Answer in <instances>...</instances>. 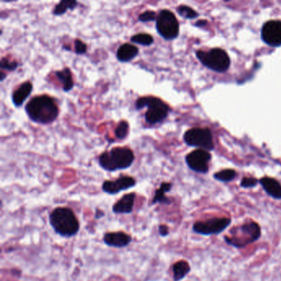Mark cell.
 <instances>
[{
	"mask_svg": "<svg viewBox=\"0 0 281 281\" xmlns=\"http://www.w3.org/2000/svg\"><path fill=\"white\" fill-rule=\"evenodd\" d=\"M25 110L31 121L41 125L52 123L60 114L55 100L46 94L31 98L26 105Z\"/></svg>",
	"mask_w": 281,
	"mask_h": 281,
	"instance_id": "1",
	"label": "cell"
},
{
	"mask_svg": "<svg viewBox=\"0 0 281 281\" xmlns=\"http://www.w3.org/2000/svg\"><path fill=\"white\" fill-rule=\"evenodd\" d=\"M136 156L128 147H114L102 153L98 158V163L106 171L115 172L125 170L132 167Z\"/></svg>",
	"mask_w": 281,
	"mask_h": 281,
	"instance_id": "2",
	"label": "cell"
},
{
	"mask_svg": "<svg viewBox=\"0 0 281 281\" xmlns=\"http://www.w3.org/2000/svg\"><path fill=\"white\" fill-rule=\"evenodd\" d=\"M50 223L54 232L62 237H71L79 231V223L74 213L68 207H57L50 215Z\"/></svg>",
	"mask_w": 281,
	"mask_h": 281,
	"instance_id": "3",
	"label": "cell"
},
{
	"mask_svg": "<svg viewBox=\"0 0 281 281\" xmlns=\"http://www.w3.org/2000/svg\"><path fill=\"white\" fill-rule=\"evenodd\" d=\"M136 110L147 107L144 120L148 125H154L162 123L168 117L170 107L161 98L154 96H144L138 98L135 103Z\"/></svg>",
	"mask_w": 281,
	"mask_h": 281,
	"instance_id": "4",
	"label": "cell"
},
{
	"mask_svg": "<svg viewBox=\"0 0 281 281\" xmlns=\"http://www.w3.org/2000/svg\"><path fill=\"white\" fill-rule=\"evenodd\" d=\"M233 235L230 237H225L227 243L236 248H243L248 244L256 242L260 237V228L255 222H248L240 227L232 230Z\"/></svg>",
	"mask_w": 281,
	"mask_h": 281,
	"instance_id": "5",
	"label": "cell"
},
{
	"mask_svg": "<svg viewBox=\"0 0 281 281\" xmlns=\"http://www.w3.org/2000/svg\"><path fill=\"white\" fill-rule=\"evenodd\" d=\"M196 57L209 69L219 73L227 70L230 65L229 55L221 49H212L209 51L198 50L196 51Z\"/></svg>",
	"mask_w": 281,
	"mask_h": 281,
	"instance_id": "6",
	"label": "cell"
},
{
	"mask_svg": "<svg viewBox=\"0 0 281 281\" xmlns=\"http://www.w3.org/2000/svg\"><path fill=\"white\" fill-rule=\"evenodd\" d=\"M156 30L167 41L177 38L179 35V23L175 14L168 9H162L157 17Z\"/></svg>",
	"mask_w": 281,
	"mask_h": 281,
	"instance_id": "7",
	"label": "cell"
},
{
	"mask_svg": "<svg viewBox=\"0 0 281 281\" xmlns=\"http://www.w3.org/2000/svg\"><path fill=\"white\" fill-rule=\"evenodd\" d=\"M185 144L200 149L211 150L214 148V142L211 130L204 128H192L184 135Z\"/></svg>",
	"mask_w": 281,
	"mask_h": 281,
	"instance_id": "8",
	"label": "cell"
},
{
	"mask_svg": "<svg viewBox=\"0 0 281 281\" xmlns=\"http://www.w3.org/2000/svg\"><path fill=\"white\" fill-rule=\"evenodd\" d=\"M231 223V219L228 218L211 219L205 221L196 222L193 225V231L201 235L219 234L224 231Z\"/></svg>",
	"mask_w": 281,
	"mask_h": 281,
	"instance_id": "9",
	"label": "cell"
},
{
	"mask_svg": "<svg viewBox=\"0 0 281 281\" xmlns=\"http://www.w3.org/2000/svg\"><path fill=\"white\" fill-rule=\"evenodd\" d=\"M211 155L204 149L194 150L185 157V162L188 167L196 173H205L209 170V163Z\"/></svg>",
	"mask_w": 281,
	"mask_h": 281,
	"instance_id": "10",
	"label": "cell"
},
{
	"mask_svg": "<svg viewBox=\"0 0 281 281\" xmlns=\"http://www.w3.org/2000/svg\"><path fill=\"white\" fill-rule=\"evenodd\" d=\"M261 38L269 46H281V21L273 20L265 23L261 30Z\"/></svg>",
	"mask_w": 281,
	"mask_h": 281,
	"instance_id": "11",
	"label": "cell"
},
{
	"mask_svg": "<svg viewBox=\"0 0 281 281\" xmlns=\"http://www.w3.org/2000/svg\"><path fill=\"white\" fill-rule=\"evenodd\" d=\"M136 185L134 177L129 176H121L114 181H105L102 184V191L110 195H116L122 191L132 188Z\"/></svg>",
	"mask_w": 281,
	"mask_h": 281,
	"instance_id": "12",
	"label": "cell"
},
{
	"mask_svg": "<svg viewBox=\"0 0 281 281\" xmlns=\"http://www.w3.org/2000/svg\"><path fill=\"white\" fill-rule=\"evenodd\" d=\"M103 241L107 246L122 248L132 242V237L124 232H111L105 234Z\"/></svg>",
	"mask_w": 281,
	"mask_h": 281,
	"instance_id": "13",
	"label": "cell"
},
{
	"mask_svg": "<svg viewBox=\"0 0 281 281\" xmlns=\"http://www.w3.org/2000/svg\"><path fill=\"white\" fill-rule=\"evenodd\" d=\"M32 89H33V85L30 81H26L20 84L12 94L13 105L16 107L23 106V103L31 95Z\"/></svg>",
	"mask_w": 281,
	"mask_h": 281,
	"instance_id": "14",
	"label": "cell"
},
{
	"mask_svg": "<svg viewBox=\"0 0 281 281\" xmlns=\"http://www.w3.org/2000/svg\"><path fill=\"white\" fill-rule=\"evenodd\" d=\"M136 198V193H134V192L126 194L125 196H122V198L113 205V212L115 214H130L133 211L134 207H135Z\"/></svg>",
	"mask_w": 281,
	"mask_h": 281,
	"instance_id": "15",
	"label": "cell"
},
{
	"mask_svg": "<svg viewBox=\"0 0 281 281\" xmlns=\"http://www.w3.org/2000/svg\"><path fill=\"white\" fill-rule=\"evenodd\" d=\"M140 50L137 46L125 43L121 45L117 51V61L121 63L130 62L139 54Z\"/></svg>",
	"mask_w": 281,
	"mask_h": 281,
	"instance_id": "16",
	"label": "cell"
},
{
	"mask_svg": "<svg viewBox=\"0 0 281 281\" xmlns=\"http://www.w3.org/2000/svg\"><path fill=\"white\" fill-rule=\"evenodd\" d=\"M260 182L269 196L277 200H280L281 185L276 180L271 177H263L260 179Z\"/></svg>",
	"mask_w": 281,
	"mask_h": 281,
	"instance_id": "17",
	"label": "cell"
},
{
	"mask_svg": "<svg viewBox=\"0 0 281 281\" xmlns=\"http://www.w3.org/2000/svg\"><path fill=\"white\" fill-rule=\"evenodd\" d=\"M54 74L57 79L62 84L63 91L65 92H69L73 89L74 83H73V75L70 69L68 67H65L62 70L55 71Z\"/></svg>",
	"mask_w": 281,
	"mask_h": 281,
	"instance_id": "18",
	"label": "cell"
},
{
	"mask_svg": "<svg viewBox=\"0 0 281 281\" xmlns=\"http://www.w3.org/2000/svg\"><path fill=\"white\" fill-rule=\"evenodd\" d=\"M172 186H173V185H172V183H169V182H163L161 184L160 188L157 189L155 194H154L152 200V204H155L157 203L170 204L171 201L167 196H165V194L171 191Z\"/></svg>",
	"mask_w": 281,
	"mask_h": 281,
	"instance_id": "19",
	"label": "cell"
},
{
	"mask_svg": "<svg viewBox=\"0 0 281 281\" xmlns=\"http://www.w3.org/2000/svg\"><path fill=\"white\" fill-rule=\"evenodd\" d=\"M78 5L79 2L75 0H62L55 5L52 11V14L54 16H62L66 13L67 11L74 10Z\"/></svg>",
	"mask_w": 281,
	"mask_h": 281,
	"instance_id": "20",
	"label": "cell"
},
{
	"mask_svg": "<svg viewBox=\"0 0 281 281\" xmlns=\"http://www.w3.org/2000/svg\"><path fill=\"white\" fill-rule=\"evenodd\" d=\"M173 271L174 281H180L188 275V273L191 271V267L185 260H180L173 265Z\"/></svg>",
	"mask_w": 281,
	"mask_h": 281,
	"instance_id": "21",
	"label": "cell"
},
{
	"mask_svg": "<svg viewBox=\"0 0 281 281\" xmlns=\"http://www.w3.org/2000/svg\"><path fill=\"white\" fill-rule=\"evenodd\" d=\"M130 42L136 44L140 45V46H149L154 43V40L153 35L148 33H137L136 35H132L130 38Z\"/></svg>",
	"mask_w": 281,
	"mask_h": 281,
	"instance_id": "22",
	"label": "cell"
},
{
	"mask_svg": "<svg viewBox=\"0 0 281 281\" xmlns=\"http://www.w3.org/2000/svg\"><path fill=\"white\" fill-rule=\"evenodd\" d=\"M129 125L128 123V121H122L119 122L117 125V128L115 129V136L118 140H124L125 138L127 137L128 134H129Z\"/></svg>",
	"mask_w": 281,
	"mask_h": 281,
	"instance_id": "23",
	"label": "cell"
},
{
	"mask_svg": "<svg viewBox=\"0 0 281 281\" xmlns=\"http://www.w3.org/2000/svg\"><path fill=\"white\" fill-rule=\"evenodd\" d=\"M236 176H237V173L233 169H225V170H222L219 173H215L214 177L218 181L228 182V181L234 179Z\"/></svg>",
	"mask_w": 281,
	"mask_h": 281,
	"instance_id": "24",
	"label": "cell"
},
{
	"mask_svg": "<svg viewBox=\"0 0 281 281\" xmlns=\"http://www.w3.org/2000/svg\"><path fill=\"white\" fill-rule=\"evenodd\" d=\"M177 10L178 14L184 18L194 19L198 17L197 12L186 5H180Z\"/></svg>",
	"mask_w": 281,
	"mask_h": 281,
	"instance_id": "25",
	"label": "cell"
},
{
	"mask_svg": "<svg viewBox=\"0 0 281 281\" xmlns=\"http://www.w3.org/2000/svg\"><path fill=\"white\" fill-rule=\"evenodd\" d=\"M19 67V63L16 61H10L9 59L4 58L1 59L0 61V68L2 69L9 71V72H13L16 70Z\"/></svg>",
	"mask_w": 281,
	"mask_h": 281,
	"instance_id": "26",
	"label": "cell"
},
{
	"mask_svg": "<svg viewBox=\"0 0 281 281\" xmlns=\"http://www.w3.org/2000/svg\"><path fill=\"white\" fill-rule=\"evenodd\" d=\"M158 14L155 11L146 10L140 13L138 17V20L141 23H150V22H156Z\"/></svg>",
	"mask_w": 281,
	"mask_h": 281,
	"instance_id": "27",
	"label": "cell"
},
{
	"mask_svg": "<svg viewBox=\"0 0 281 281\" xmlns=\"http://www.w3.org/2000/svg\"><path fill=\"white\" fill-rule=\"evenodd\" d=\"M88 50V46L80 39L74 41V52L77 54H84Z\"/></svg>",
	"mask_w": 281,
	"mask_h": 281,
	"instance_id": "28",
	"label": "cell"
},
{
	"mask_svg": "<svg viewBox=\"0 0 281 281\" xmlns=\"http://www.w3.org/2000/svg\"><path fill=\"white\" fill-rule=\"evenodd\" d=\"M258 181L253 177H244L241 181V186L244 188H254L257 185Z\"/></svg>",
	"mask_w": 281,
	"mask_h": 281,
	"instance_id": "29",
	"label": "cell"
},
{
	"mask_svg": "<svg viewBox=\"0 0 281 281\" xmlns=\"http://www.w3.org/2000/svg\"><path fill=\"white\" fill-rule=\"evenodd\" d=\"M158 233H159V234H160L162 237H166V236L168 235V227L166 226V225H159V227H158Z\"/></svg>",
	"mask_w": 281,
	"mask_h": 281,
	"instance_id": "30",
	"label": "cell"
},
{
	"mask_svg": "<svg viewBox=\"0 0 281 281\" xmlns=\"http://www.w3.org/2000/svg\"><path fill=\"white\" fill-rule=\"evenodd\" d=\"M204 24H207V21H204V20H200V21H198L197 23H196V25L197 26V27H202Z\"/></svg>",
	"mask_w": 281,
	"mask_h": 281,
	"instance_id": "31",
	"label": "cell"
},
{
	"mask_svg": "<svg viewBox=\"0 0 281 281\" xmlns=\"http://www.w3.org/2000/svg\"><path fill=\"white\" fill-rule=\"evenodd\" d=\"M7 77V74L4 72H0V81L3 82L5 80V78Z\"/></svg>",
	"mask_w": 281,
	"mask_h": 281,
	"instance_id": "32",
	"label": "cell"
}]
</instances>
